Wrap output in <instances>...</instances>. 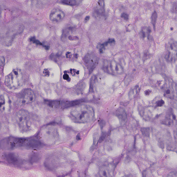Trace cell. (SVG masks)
<instances>
[{"instance_id": "6da1fadb", "label": "cell", "mask_w": 177, "mask_h": 177, "mask_svg": "<svg viewBox=\"0 0 177 177\" xmlns=\"http://www.w3.org/2000/svg\"><path fill=\"white\" fill-rule=\"evenodd\" d=\"M70 115L75 122L79 123L89 122L94 118V114L93 108L87 105H82L74 108Z\"/></svg>"}, {"instance_id": "7a4b0ae2", "label": "cell", "mask_w": 177, "mask_h": 177, "mask_svg": "<svg viewBox=\"0 0 177 177\" xmlns=\"http://www.w3.org/2000/svg\"><path fill=\"white\" fill-rule=\"evenodd\" d=\"M23 83L22 76L20 71L14 70L6 76L5 83L11 89H16L21 86Z\"/></svg>"}, {"instance_id": "3957f363", "label": "cell", "mask_w": 177, "mask_h": 177, "mask_svg": "<svg viewBox=\"0 0 177 177\" xmlns=\"http://www.w3.org/2000/svg\"><path fill=\"white\" fill-rule=\"evenodd\" d=\"M16 121L19 127L23 131H27L30 128L31 120L28 112L21 110L17 112L16 115Z\"/></svg>"}, {"instance_id": "277c9868", "label": "cell", "mask_w": 177, "mask_h": 177, "mask_svg": "<svg viewBox=\"0 0 177 177\" xmlns=\"http://www.w3.org/2000/svg\"><path fill=\"white\" fill-rule=\"evenodd\" d=\"M165 58L170 63H174L177 61V42L171 40L166 45Z\"/></svg>"}, {"instance_id": "5b68a950", "label": "cell", "mask_w": 177, "mask_h": 177, "mask_svg": "<svg viewBox=\"0 0 177 177\" xmlns=\"http://www.w3.org/2000/svg\"><path fill=\"white\" fill-rule=\"evenodd\" d=\"M103 69L106 72L113 75H120L123 72V69L119 64L107 60L104 61Z\"/></svg>"}, {"instance_id": "8992f818", "label": "cell", "mask_w": 177, "mask_h": 177, "mask_svg": "<svg viewBox=\"0 0 177 177\" xmlns=\"http://www.w3.org/2000/svg\"><path fill=\"white\" fill-rule=\"evenodd\" d=\"M84 60L89 70V74H91L98 64L99 58L93 53H91L85 55Z\"/></svg>"}, {"instance_id": "52a82bcc", "label": "cell", "mask_w": 177, "mask_h": 177, "mask_svg": "<svg viewBox=\"0 0 177 177\" xmlns=\"http://www.w3.org/2000/svg\"><path fill=\"white\" fill-rule=\"evenodd\" d=\"M35 99V96L33 91L27 89L24 90L20 94L19 100L21 104L25 105L33 102Z\"/></svg>"}, {"instance_id": "ba28073f", "label": "cell", "mask_w": 177, "mask_h": 177, "mask_svg": "<svg viewBox=\"0 0 177 177\" xmlns=\"http://www.w3.org/2000/svg\"><path fill=\"white\" fill-rule=\"evenodd\" d=\"M65 14L59 9L54 8L51 11L50 15V19L53 22H58L64 18Z\"/></svg>"}, {"instance_id": "9c48e42d", "label": "cell", "mask_w": 177, "mask_h": 177, "mask_svg": "<svg viewBox=\"0 0 177 177\" xmlns=\"http://www.w3.org/2000/svg\"><path fill=\"white\" fill-rule=\"evenodd\" d=\"M113 168L110 166H105L101 167L99 170V175L101 177H111L113 176Z\"/></svg>"}, {"instance_id": "30bf717a", "label": "cell", "mask_w": 177, "mask_h": 177, "mask_svg": "<svg viewBox=\"0 0 177 177\" xmlns=\"http://www.w3.org/2000/svg\"><path fill=\"white\" fill-rule=\"evenodd\" d=\"M116 114L121 124H124L127 119V114L125 110L121 108L118 109L116 112Z\"/></svg>"}, {"instance_id": "8fae6325", "label": "cell", "mask_w": 177, "mask_h": 177, "mask_svg": "<svg viewBox=\"0 0 177 177\" xmlns=\"http://www.w3.org/2000/svg\"><path fill=\"white\" fill-rule=\"evenodd\" d=\"M105 5L104 1H99L96 6L94 11L97 15L102 16L105 13Z\"/></svg>"}, {"instance_id": "7c38bea8", "label": "cell", "mask_w": 177, "mask_h": 177, "mask_svg": "<svg viewBox=\"0 0 177 177\" xmlns=\"http://www.w3.org/2000/svg\"><path fill=\"white\" fill-rule=\"evenodd\" d=\"M84 101V100L83 99L75 101L66 102L64 104H62V105L64 108H67L77 106Z\"/></svg>"}, {"instance_id": "4fadbf2b", "label": "cell", "mask_w": 177, "mask_h": 177, "mask_svg": "<svg viewBox=\"0 0 177 177\" xmlns=\"http://www.w3.org/2000/svg\"><path fill=\"white\" fill-rule=\"evenodd\" d=\"M114 42L115 40L114 39H109L107 42L101 44H99L97 46V48L99 50L100 52L102 53L104 51V50L105 49L106 46H107L109 44L113 43Z\"/></svg>"}, {"instance_id": "5bb4252c", "label": "cell", "mask_w": 177, "mask_h": 177, "mask_svg": "<svg viewBox=\"0 0 177 177\" xmlns=\"http://www.w3.org/2000/svg\"><path fill=\"white\" fill-rule=\"evenodd\" d=\"M151 32V29L149 28H144L140 32V36L143 39H144L146 37H149Z\"/></svg>"}, {"instance_id": "9a60e30c", "label": "cell", "mask_w": 177, "mask_h": 177, "mask_svg": "<svg viewBox=\"0 0 177 177\" xmlns=\"http://www.w3.org/2000/svg\"><path fill=\"white\" fill-rule=\"evenodd\" d=\"M7 158L8 160L12 163H16L18 161L17 158L14 155L11 154H8Z\"/></svg>"}, {"instance_id": "2e32d148", "label": "cell", "mask_w": 177, "mask_h": 177, "mask_svg": "<svg viewBox=\"0 0 177 177\" xmlns=\"http://www.w3.org/2000/svg\"><path fill=\"white\" fill-rule=\"evenodd\" d=\"M141 131L144 136L149 137L150 134L149 129L148 128H141Z\"/></svg>"}, {"instance_id": "e0dca14e", "label": "cell", "mask_w": 177, "mask_h": 177, "mask_svg": "<svg viewBox=\"0 0 177 177\" xmlns=\"http://www.w3.org/2000/svg\"><path fill=\"white\" fill-rule=\"evenodd\" d=\"M62 2L67 5L74 6L77 4V2L76 1H63Z\"/></svg>"}, {"instance_id": "ac0fdd59", "label": "cell", "mask_w": 177, "mask_h": 177, "mask_svg": "<svg viewBox=\"0 0 177 177\" xmlns=\"http://www.w3.org/2000/svg\"><path fill=\"white\" fill-rule=\"evenodd\" d=\"M157 14H156L155 12L153 14L152 17V23L154 27H155V23L156 21V19H157Z\"/></svg>"}, {"instance_id": "d6986e66", "label": "cell", "mask_w": 177, "mask_h": 177, "mask_svg": "<svg viewBox=\"0 0 177 177\" xmlns=\"http://www.w3.org/2000/svg\"><path fill=\"white\" fill-rule=\"evenodd\" d=\"M137 88H134V89L132 90L129 93V96L130 98H132L134 97V96L137 93Z\"/></svg>"}, {"instance_id": "ffe728a7", "label": "cell", "mask_w": 177, "mask_h": 177, "mask_svg": "<svg viewBox=\"0 0 177 177\" xmlns=\"http://www.w3.org/2000/svg\"><path fill=\"white\" fill-rule=\"evenodd\" d=\"M106 136H107V133H106V132H103L101 135V136L99 138V142H102L105 139Z\"/></svg>"}, {"instance_id": "44dd1931", "label": "cell", "mask_w": 177, "mask_h": 177, "mask_svg": "<svg viewBox=\"0 0 177 177\" xmlns=\"http://www.w3.org/2000/svg\"><path fill=\"white\" fill-rule=\"evenodd\" d=\"M164 102L163 100H159L156 103V106L157 107H161L164 104Z\"/></svg>"}, {"instance_id": "7402d4cb", "label": "cell", "mask_w": 177, "mask_h": 177, "mask_svg": "<svg viewBox=\"0 0 177 177\" xmlns=\"http://www.w3.org/2000/svg\"><path fill=\"white\" fill-rule=\"evenodd\" d=\"M167 177H177V172H171L168 175Z\"/></svg>"}, {"instance_id": "603a6c76", "label": "cell", "mask_w": 177, "mask_h": 177, "mask_svg": "<svg viewBox=\"0 0 177 177\" xmlns=\"http://www.w3.org/2000/svg\"><path fill=\"white\" fill-rule=\"evenodd\" d=\"M121 17L123 19L126 20H128L129 19L128 15L125 13H123L122 14Z\"/></svg>"}, {"instance_id": "cb8c5ba5", "label": "cell", "mask_w": 177, "mask_h": 177, "mask_svg": "<svg viewBox=\"0 0 177 177\" xmlns=\"http://www.w3.org/2000/svg\"><path fill=\"white\" fill-rule=\"evenodd\" d=\"M105 124L106 123L104 120H101L99 123V125L101 129H102L104 127Z\"/></svg>"}, {"instance_id": "d4e9b609", "label": "cell", "mask_w": 177, "mask_h": 177, "mask_svg": "<svg viewBox=\"0 0 177 177\" xmlns=\"http://www.w3.org/2000/svg\"><path fill=\"white\" fill-rule=\"evenodd\" d=\"M31 40L32 41H33V42L34 43H36L38 44H40V45H42V44L39 42V41H38L37 40H35L34 38L33 37L32 39H31Z\"/></svg>"}, {"instance_id": "484cf974", "label": "cell", "mask_w": 177, "mask_h": 177, "mask_svg": "<svg viewBox=\"0 0 177 177\" xmlns=\"http://www.w3.org/2000/svg\"><path fill=\"white\" fill-rule=\"evenodd\" d=\"M5 58L4 57L1 56V66H3L5 63Z\"/></svg>"}, {"instance_id": "4316f807", "label": "cell", "mask_w": 177, "mask_h": 177, "mask_svg": "<svg viewBox=\"0 0 177 177\" xmlns=\"http://www.w3.org/2000/svg\"><path fill=\"white\" fill-rule=\"evenodd\" d=\"M90 19V17L89 16H87L84 19V21L85 22H86L89 20Z\"/></svg>"}, {"instance_id": "83f0119b", "label": "cell", "mask_w": 177, "mask_h": 177, "mask_svg": "<svg viewBox=\"0 0 177 177\" xmlns=\"http://www.w3.org/2000/svg\"><path fill=\"white\" fill-rule=\"evenodd\" d=\"M175 138L176 140V142L177 143V131H175Z\"/></svg>"}, {"instance_id": "f1b7e54d", "label": "cell", "mask_w": 177, "mask_h": 177, "mask_svg": "<svg viewBox=\"0 0 177 177\" xmlns=\"http://www.w3.org/2000/svg\"><path fill=\"white\" fill-rule=\"evenodd\" d=\"M63 78L64 79H67L69 78V76L67 75H65L64 76Z\"/></svg>"}, {"instance_id": "f546056e", "label": "cell", "mask_w": 177, "mask_h": 177, "mask_svg": "<svg viewBox=\"0 0 177 177\" xmlns=\"http://www.w3.org/2000/svg\"><path fill=\"white\" fill-rule=\"evenodd\" d=\"M123 177H132L129 175H126L124 176Z\"/></svg>"}]
</instances>
